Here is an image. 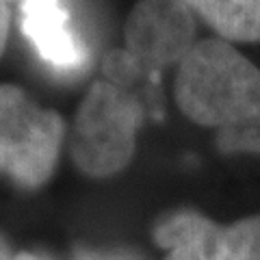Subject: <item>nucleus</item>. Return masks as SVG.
<instances>
[{"label":"nucleus","instance_id":"nucleus-8","mask_svg":"<svg viewBox=\"0 0 260 260\" xmlns=\"http://www.w3.org/2000/svg\"><path fill=\"white\" fill-rule=\"evenodd\" d=\"M102 74H104V80H109V83L117 85L121 89H128L135 80H139L143 76L139 65L135 63V59L128 54L126 48H115V50L104 54Z\"/></svg>","mask_w":260,"mask_h":260},{"label":"nucleus","instance_id":"nucleus-6","mask_svg":"<svg viewBox=\"0 0 260 260\" xmlns=\"http://www.w3.org/2000/svg\"><path fill=\"white\" fill-rule=\"evenodd\" d=\"M22 30L39 59L56 72H76L87 63L65 0H22Z\"/></svg>","mask_w":260,"mask_h":260},{"label":"nucleus","instance_id":"nucleus-5","mask_svg":"<svg viewBox=\"0 0 260 260\" xmlns=\"http://www.w3.org/2000/svg\"><path fill=\"white\" fill-rule=\"evenodd\" d=\"M124 44L143 76L180 68L198 44L193 11L182 0H139L126 18Z\"/></svg>","mask_w":260,"mask_h":260},{"label":"nucleus","instance_id":"nucleus-12","mask_svg":"<svg viewBox=\"0 0 260 260\" xmlns=\"http://www.w3.org/2000/svg\"><path fill=\"white\" fill-rule=\"evenodd\" d=\"M13 260H46V258L35 254V251H20V254H15Z\"/></svg>","mask_w":260,"mask_h":260},{"label":"nucleus","instance_id":"nucleus-4","mask_svg":"<svg viewBox=\"0 0 260 260\" xmlns=\"http://www.w3.org/2000/svg\"><path fill=\"white\" fill-rule=\"evenodd\" d=\"M162 260H260V213L217 223L195 210L165 215L154 225Z\"/></svg>","mask_w":260,"mask_h":260},{"label":"nucleus","instance_id":"nucleus-9","mask_svg":"<svg viewBox=\"0 0 260 260\" xmlns=\"http://www.w3.org/2000/svg\"><path fill=\"white\" fill-rule=\"evenodd\" d=\"M11 5H13V0H0V56H3L5 48H7V39H9Z\"/></svg>","mask_w":260,"mask_h":260},{"label":"nucleus","instance_id":"nucleus-7","mask_svg":"<svg viewBox=\"0 0 260 260\" xmlns=\"http://www.w3.org/2000/svg\"><path fill=\"white\" fill-rule=\"evenodd\" d=\"M225 42H260V0H182Z\"/></svg>","mask_w":260,"mask_h":260},{"label":"nucleus","instance_id":"nucleus-10","mask_svg":"<svg viewBox=\"0 0 260 260\" xmlns=\"http://www.w3.org/2000/svg\"><path fill=\"white\" fill-rule=\"evenodd\" d=\"M74 260H135L128 254L119 251H95V249H80Z\"/></svg>","mask_w":260,"mask_h":260},{"label":"nucleus","instance_id":"nucleus-1","mask_svg":"<svg viewBox=\"0 0 260 260\" xmlns=\"http://www.w3.org/2000/svg\"><path fill=\"white\" fill-rule=\"evenodd\" d=\"M174 100L193 124L213 128L223 154L260 156V70L225 39H202L180 63Z\"/></svg>","mask_w":260,"mask_h":260},{"label":"nucleus","instance_id":"nucleus-3","mask_svg":"<svg viewBox=\"0 0 260 260\" xmlns=\"http://www.w3.org/2000/svg\"><path fill=\"white\" fill-rule=\"evenodd\" d=\"M65 141V121L22 87L0 85V176L20 189H39L52 178Z\"/></svg>","mask_w":260,"mask_h":260},{"label":"nucleus","instance_id":"nucleus-2","mask_svg":"<svg viewBox=\"0 0 260 260\" xmlns=\"http://www.w3.org/2000/svg\"><path fill=\"white\" fill-rule=\"evenodd\" d=\"M143 111L128 89L93 80L78 104L70 156L89 178H113L133 162Z\"/></svg>","mask_w":260,"mask_h":260},{"label":"nucleus","instance_id":"nucleus-11","mask_svg":"<svg viewBox=\"0 0 260 260\" xmlns=\"http://www.w3.org/2000/svg\"><path fill=\"white\" fill-rule=\"evenodd\" d=\"M15 256H11V249L7 245V241L0 237V260H13Z\"/></svg>","mask_w":260,"mask_h":260}]
</instances>
